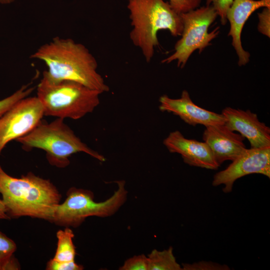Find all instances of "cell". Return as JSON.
Masks as SVG:
<instances>
[{"label":"cell","mask_w":270,"mask_h":270,"mask_svg":"<svg viewBox=\"0 0 270 270\" xmlns=\"http://www.w3.org/2000/svg\"><path fill=\"white\" fill-rule=\"evenodd\" d=\"M180 16L183 24L182 38L174 46V52L162 60V62L168 64L177 60L178 66L183 68L194 51L198 50L200 53L211 44V41L219 34L220 28L208 32L210 26L218 16L210 5L197 8Z\"/></svg>","instance_id":"obj_7"},{"label":"cell","mask_w":270,"mask_h":270,"mask_svg":"<svg viewBox=\"0 0 270 270\" xmlns=\"http://www.w3.org/2000/svg\"><path fill=\"white\" fill-rule=\"evenodd\" d=\"M46 269L48 270H82L84 267L75 262V260L69 262H58L50 260L47 263Z\"/></svg>","instance_id":"obj_24"},{"label":"cell","mask_w":270,"mask_h":270,"mask_svg":"<svg viewBox=\"0 0 270 270\" xmlns=\"http://www.w3.org/2000/svg\"><path fill=\"white\" fill-rule=\"evenodd\" d=\"M120 270H148V258L144 254L135 256L126 260Z\"/></svg>","instance_id":"obj_20"},{"label":"cell","mask_w":270,"mask_h":270,"mask_svg":"<svg viewBox=\"0 0 270 270\" xmlns=\"http://www.w3.org/2000/svg\"><path fill=\"white\" fill-rule=\"evenodd\" d=\"M184 270H230L226 264H220L212 262L200 261L193 264H182Z\"/></svg>","instance_id":"obj_21"},{"label":"cell","mask_w":270,"mask_h":270,"mask_svg":"<svg viewBox=\"0 0 270 270\" xmlns=\"http://www.w3.org/2000/svg\"><path fill=\"white\" fill-rule=\"evenodd\" d=\"M16 245L0 230V270H18L20 264L14 254Z\"/></svg>","instance_id":"obj_17"},{"label":"cell","mask_w":270,"mask_h":270,"mask_svg":"<svg viewBox=\"0 0 270 270\" xmlns=\"http://www.w3.org/2000/svg\"><path fill=\"white\" fill-rule=\"evenodd\" d=\"M148 270H181L173 254V248L158 251L154 250L147 256Z\"/></svg>","instance_id":"obj_16"},{"label":"cell","mask_w":270,"mask_h":270,"mask_svg":"<svg viewBox=\"0 0 270 270\" xmlns=\"http://www.w3.org/2000/svg\"><path fill=\"white\" fill-rule=\"evenodd\" d=\"M116 182L117 190L109 198L102 202H95L93 193L89 190L76 188H70L64 201L55 208L50 222L60 226L76 228L88 216H112L127 198L125 182L118 180Z\"/></svg>","instance_id":"obj_6"},{"label":"cell","mask_w":270,"mask_h":270,"mask_svg":"<svg viewBox=\"0 0 270 270\" xmlns=\"http://www.w3.org/2000/svg\"><path fill=\"white\" fill-rule=\"evenodd\" d=\"M252 174H260L270 178V147L247 149L232 161L226 169L216 173L212 186L224 185L223 192H232L234 182Z\"/></svg>","instance_id":"obj_9"},{"label":"cell","mask_w":270,"mask_h":270,"mask_svg":"<svg viewBox=\"0 0 270 270\" xmlns=\"http://www.w3.org/2000/svg\"><path fill=\"white\" fill-rule=\"evenodd\" d=\"M260 8H270V0H233L226 12V20L230 24L228 36L232 38V44L238 56L239 66L246 65L250 56L242 44L243 27L250 16Z\"/></svg>","instance_id":"obj_14"},{"label":"cell","mask_w":270,"mask_h":270,"mask_svg":"<svg viewBox=\"0 0 270 270\" xmlns=\"http://www.w3.org/2000/svg\"><path fill=\"white\" fill-rule=\"evenodd\" d=\"M163 143L170 152L180 154L190 166L210 170H217L220 166L205 142L188 139L178 130L171 132Z\"/></svg>","instance_id":"obj_13"},{"label":"cell","mask_w":270,"mask_h":270,"mask_svg":"<svg viewBox=\"0 0 270 270\" xmlns=\"http://www.w3.org/2000/svg\"><path fill=\"white\" fill-rule=\"evenodd\" d=\"M159 102V109L161 111L172 112L186 124L193 126L202 124L207 126L225 123L222 114H218L198 106L192 101L186 90L182 92L179 98H172L164 94L160 98Z\"/></svg>","instance_id":"obj_11"},{"label":"cell","mask_w":270,"mask_h":270,"mask_svg":"<svg viewBox=\"0 0 270 270\" xmlns=\"http://www.w3.org/2000/svg\"><path fill=\"white\" fill-rule=\"evenodd\" d=\"M127 8L132 30L130 38L138 48L147 62L158 46V31L168 30L174 36H181L183 24L180 14L164 0H128Z\"/></svg>","instance_id":"obj_3"},{"label":"cell","mask_w":270,"mask_h":270,"mask_svg":"<svg viewBox=\"0 0 270 270\" xmlns=\"http://www.w3.org/2000/svg\"><path fill=\"white\" fill-rule=\"evenodd\" d=\"M202 0H168L171 8L180 14L197 8Z\"/></svg>","instance_id":"obj_19"},{"label":"cell","mask_w":270,"mask_h":270,"mask_svg":"<svg viewBox=\"0 0 270 270\" xmlns=\"http://www.w3.org/2000/svg\"><path fill=\"white\" fill-rule=\"evenodd\" d=\"M101 92L67 80L52 81L44 74L37 87V96L44 116L80 119L100 104Z\"/></svg>","instance_id":"obj_4"},{"label":"cell","mask_w":270,"mask_h":270,"mask_svg":"<svg viewBox=\"0 0 270 270\" xmlns=\"http://www.w3.org/2000/svg\"><path fill=\"white\" fill-rule=\"evenodd\" d=\"M0 194L10 218L26 216L49 221L61 198L50 180L31 172L12 177L0 165Z\"/></svg>","instance_id":"obj_2"},{"label":"cell","mask_w":270,"mask_h":270,"mask_svg":"<svg viewBox=\"0 0 270 270\" xmlns=\"http://www.w3.org/2000/svg\"><path fill=\"white\" fill-rule=\"evenodd\" d=\"M244 138L224 124L206 126L202 135L204 142L211 149L220 166L226 160H234L245 152Z\"/></svg>","instance_id":"obj_12"},{"label":"cell","mask_w":270,"mask_h":270,"mask_svg":"<svg viewBox=\"0 0 270 270\" xmlns=\"http://www.w3.org/2000/svg\"><path fill=\"white\" fill-rule=\"evenodd\" d=\"M222 114L226 127L246 138L251 148L270 147V128L258 120L256 114L230 107L224 108Z\"/></svg>","instance_id":"obj_10"},{"label":"cell","mask_w":270,"mask_h":270,"mask_svg":"<svg viewBox=\"0 0 270 270\" xmlns=\"http://www.w3.org/2000/svg\"><path fill=\"white\" fill-rule=\"evenodd\" d=\"M10 218L8 215L2 200L0 199V220H10Z\"/></svg>","instance_id":"obj_25"},{"label":"cell","mask_w":270,"mask_h":270,"mask_svg":"<svg viewBox=\"0 0 270 270\" xmlns=\"http://www.w3.org/2000/svg\"><path fill=\"white\" fill-rule=\"evenodd\" d=\"M44 108L36 96L24 98L0 116V154L10 142L31 132L42 120Z\"/></svg>","instance_id":"obj_8"},{"label":"cell","mask_w":270,"mask_h":270,"mask_svg":"<svg viewBox=\"0 0 270 270\" xmlns=\"http://www.w3.org/2000/svg\"><path fill=\"white\" fill-rule=\"evenodd\" d=\"M30 84L22 86L12 94L0 100V116L20 100L28 96L34 88L30 86Z\"/></svg>","instance_id":"obj_18"},{"label":"cell","mask_w":270,"mask_h":270,"mask_svg":"<svg viewBox=\"0 0 270 270\" xmlns=\"http://www.w3.org/2000/svg\"><path fill=\"white\" fill-rule=\"evenodd\" d=\"M74 237L73 232L69 227L57 232V247L56 254L52 259L58 262L74 260L76 252L72 240Z\"/></svg>","instance_id":"obj_15"},{"label":"cell","mask_w":270,"mask_h":270,"mask_svg":"<svg viewBox=\"0 0 270 270\" xmlns=\"http://www.w3.org/2000/svg\"><path fill=\"white\" fill-rule=\"evenodd\" d=\"M13 0H0V2L2 3H8L10 2Z\"/></svg>","instance_id":"obj_26"},{"label":"cell","mask_w":270,"mask_h":270,"mask_svg":"<svg viewBox=\"0 0 270 270\" xmlns=\"http://www.w3.org/2000/svg\"><path fill=\"white\" fill-rule=\"evenodd\" d=\"M16 140L25 150L32 148L44 150L49 163L58 168L67 166L70 162L68 158L79 152L100 162L106 160L102 155L82 142L61 118L50 122L41 120L31 132Z\"/></svg>","instance_id":"obj_5"},{"label":"cell","mask_w":270,"mask_h":270,"mask_svg":"<svg viewBox=\"0 0 270 270\" xmlns=\"http://www.w3.org/2000/svg\"><path fill=\"white\" fill-rule=\"evenodd\" d=\"M259 22L258 29L262 34L270 37V8H264L261 12L258 13Z\"/></svg>","instance_id":"obj_23"},{"label":"cell","mask_w":270,"mask_h":270,"mask_svg":"<svg viewBox=\"0 0 270 270\" xmlns=\"http://www.w3.org/2000/svg\"><path fill=\"white\" fill-rule=\"evenodd\" d=\"M232 2L233 0H206V4L214 8L220 18L221 24L224 25L227 22L226 12Z\"/></svg>","instance_id":"obj_22"},{"label":"cell","mask_w":270,"mask_h":270,"mask_svg":"<svg viewBox=\"0 0 270 270\" xmlns=\"http://www.w3.org/2000/svg\"><path fill=\"white\" fill-rule=\"evenodd\" d=\"M43 62L48 70L43 74L52 81L76 82L102 93L109 90L98 72V63L82 44L58 36L40 46L30 56Z\"/></svg>","instance_id":"obj_1"}]
</instances>
